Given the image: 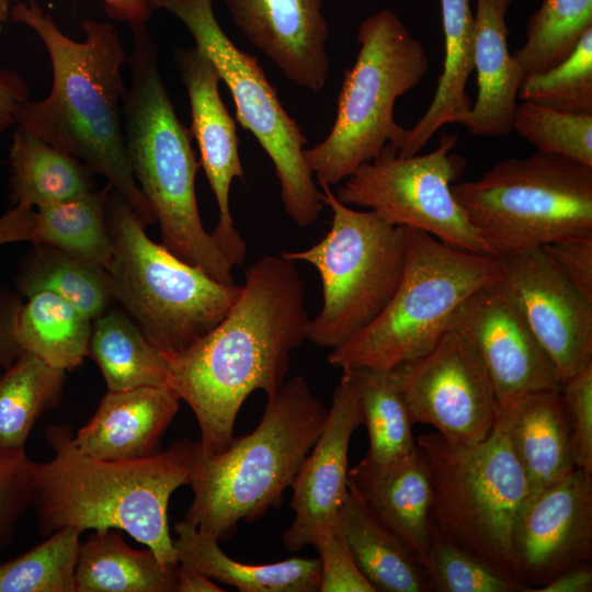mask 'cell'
Listing matches in <instances>:
<instances>
[{
  "mask_svg": "<svg viewBox=\"0 0 592 592\" xmlns=\"http://www.w3.org/2000/svg\"><path fill=\"white\" fill-rule=\"evenodd\" d=\"M309 322L294 262L265 255L246 269L241 292L221 321L169 357L168 386L192 409L202 454L228 447L250 394L260 389L270 398L278 391Z\"/></svg>",
  "mask_w": 592,
  "mask_h": 592,
  "instance_id": "cell-1",
  "label": "cell"
},
{
  "mask_svg": "<svg viewBox=\"0 0 592 592\" xmlns=\"http://www.w3.org/2000/svg\"><path fill=\"white\" fill-rule=\"evenodd\" d=\"M10 18L38 35L53 69L49 94L22 105L16 127L81 160L104 177L146 225L155 224L125 148L123 102L127 89L122 70L128 57L115 26L83 21L86 39L77 42L34 0L16 3Z\"/></svg>",
  "mask_w": 592,
  "mask_h": 592,
  "instance_id": "cell-2",
  "label": "cell"
},
{
  "mask_svg": "<svg viewBox=\"0 0 592 592\" xmlns=\"http://www.w3.org/2000/svg\"><path fill=\"white\" fill-rule=\"evenodd\" d=\"M45 436L54 457L36 466L33 503L42 536L62 527L122 530L178 566L168 505L190 482L197 442L181 439L147 458L104 460L81 454L68 424L49 425Z\"/></svg>",
  "mask_w": 592,
  "mask_h": 592,
  "instance_id": "cell-3",
  "label": "cell"
},
{
  "mask_svg": "<svg viewBox=\"0 0 592 592\" xmlns=\"http://www.w3.org/2000/svg\"><path fill=\"white\" fill-rule=\"evenodd\" d=\"M130 27L132 80L123 102V129L133 174L159 224L162 244L214 280L236 285L234 265L201 220L195 194L201 163L160 75L157 44L145 23Z\"/></svg>",
  "mask_w": 592,
  "mask_h": 592,
  "instance_id": "cell-4",
  "label": "cell"
},
{
  "mask_svg": "<svg viewBox=\"0 0 592 592\" xmlns=\"http://www.w3.org/2000/svg\"><path fill=\"white\" fill-rule=\"evenodd\" d=\"M328 409L303 376L285 380L267 398L258 426L231 441L215 456L202 454L198 442L191 486L194 497L184 520L224 540L237 524L278 508L305 457L320 435Z\"/></svg>",
  "mask_w": 592,
  "mask_h": 592,
  "instance_id": "cell-5",
  "label": "cell"
},
{
  "mask_svg": "<svg viewBox=\"0 0 592 592\" xmlns=\"http://www.w3.org/2000/svg\"><path fill=\"white\" fill-rule=\"evenodd\" d=\"M501 260L451 247L407 228L401 281L380 315L340 346L328 362L343 369L390 371L431 351L452 330L458 307L500 280Z\"/></svg>",
  "mask_w": 592,
  "mask_h": 592,
  "instance_id": "cell-6",
  "label": "cell"
},
{
  "mask_svg": "<svg viewBox=\"0 0 592 592\" xmlns=\"http://www.w3.org/2000/svg\"><path fill=\"white\" fill-rule=\"evenodd\" d=\"M355 62L346 68L334 124L304 158L319 185H335L376 158L386 145L400 147L407 129L394 116L398 98L415 88L429 71L421 41L399 16L383 9L358 26Z\"/></svg>",
  "mask_w": 592,
  "mask_h": 592,
  "instance_id": "cell-7",
  "label": "cell"
},
{
  "mask_svg": "<svg viewBox=\"0 0 592 592\" xmlns=\"http://www.w3.org/2000/svg\"><path fill=\"white\" fill-rule=\"evenodd\" d=\"M106 225L114 298L168 357L213 330L238 298L242 285L220 283L152 241L146 223L114 190L106 200Z\"/></svg>",
  "mask_w": 592,
  "mask_h": 592,
  "instance_id": "cell-8",
  "label": "cell"
},
{
  "mask_svg": "<svg viewBox=\"0 0 592 592\" xmlns=\"http://www.w3.org/2000/svg\"><path fill=\"white\" fill-rule=\"evenodd\" d=\"M451 190L500 259L592 236V167L562 156L509 158Z\"/></svg>",
  "mask_w": 592,
  "mask_h": 592,
  "instance_id": "cell-9",
  "label": "cell"
},
{
  "mask_svg": "<svg viewBox=\"0 0 592 592\" xmlns=\"http://www.w3.org/2000/svg\"><path fill=\"white\" fill-rule=\"evenodd\" d=\"M415 441L430 473L434 526L455 545L517 580L512 533L530 489L502 423L497 418L489 436L473 445L451 442L437 432Z\"/></svg>",
  "mask_w": 592,
  "mask_h": 592,
  "instance_id": "cell-10",
  "label": "cell"
},
{
  "mask_svg": "<svg viewBox=\"0 0 592 592\" xmlns=\"http://www.w3.org/2000/svg\"><path fill=\"white\" fill-rule=\"evenodd\" d=\"M321 187L322 202L332 213L329 231L310 248L281 257L318 271L322 306L310 319L307 340L334 349L371 325L394 296L406 265L407 228L373 210L352 208L331 186Z\"/></svg>",
  "mask_w": 592,
  "mask_h": 592,
  "instance_id": "cell-11",
  "label": "cell"
},
{
  "mask_svg": "<svg viewBox=\"0 0 592 592\" xmlns=\"http://www.w3.org/2000/svg\"><path fill=\"white\" fill-rule=\"evenodd\" d=\"M152 10L177 16L195 47L215 65L227 86L237 119L272 160L286 214L300 228L312 225L323 207L322 194L304 158L307 139L283 107L257 56L239 49L220 27L212 0H147Z\"/></svg>",
  "mask_w": 592,
  "mask_h": 592,
  "instance_id": "cell-12",
  "label": "cell"
},
{
  "mask_svg": "<svg viewBox=\"0 0 592 592\" xmlns=\"http://www.w3.org/2000/svg\"><path fill=\"white\" fill-rule=\"evenodd\" d=\"M457 140L456 134L443 132L434 150L409 157L386 145L343 181L335 196L392 225L422 230L464 251L492 255L451 190L466 168L465 159L452 152Z\"/></svg>",
  "mask_w": 592,
  "mask_h": 592,
  "instance_id": "cell-13",
  "label": "cell"
},
{
  "mask_svg": "<svg viewBox=\"0 0 592 592\" xmlns=\"http://www.w3.org/2000/svg\"><path fill=\"white\" fill-rule=\"evenodd\" d=\"M412 423L433 426L451 442L473 445L491 433L498 402L473 344L449 330L428 353L390 369Z\"/></svg>",
  "mask_w": 592,
  "mask_h": 592,
  "instance_id": "cell-14",
  "label": "cell"
},
{
  "mask_svg": "<svg viewBox=\"0 0 592 592\" xmlns=\"http://www.w3.org/2000/svg\"><path fill=\"white\" fill-rule=\"evenodd\" d=\"M516 579L533 592L592 557V474L574 468L528 496L513 526Z\"/></svg>",
  "mask_w": 592,
  "mask_h": 592,
  "instance_id": "cell-15",
  "label": "cell"
},
{
  "mask_svg": "<svg viewBox=\"0 0 592 592\" xmlns=\"http://www.w3.org/2000/svg\"><path fill=\"white\" fill-rule=\"evenodd\" d=\"M452 329L479 354L498 408L530 392L561 389L554 363L500 280L478 289L458 307Z\"/></svg>",
  "mask_w": 592,
  "mask_h": 592,
  "instance_id": "cell-16",
  "label": "cell"
},
{
  "mask_svg": "<svg viewBox=\"0 0 592 592\" xmlns=\"http://www.w3.org/2000/svg\"><path fill=\"white\" fill-rule=\"evenodd\" d=\"M500 260V282L563 384L592 363V301L565 278L542 248Z\"/></svg>",
  "mask_w": 592,
  "mask_h": 592,
  "instance_id": "cell-17",
  "label": "cell"
},
{
  "mask_svg": "<svg viewBox=\"0 0 592 592\" xmlns=\"http://www.w3.org/2000/svg\"><path fill=\"white\" fill-rule=\"evenodd\" d=\"M174 61L186 88L192 137L200 148L204 169L218 207V220L212 232L229 262L243 263L246 242L237 230L229 207V191L234 179L244 182L239 156V140L234 118L219 94V73L197 47L178 48Z\"/></svg>",
  "mask_w": 592,
  "mask_h": 592,
  "instance_id": "cell-18",
  "label": "cell"
},
{
  "mask_svg": "<svg viewBox=\"0 0 592 592\" xmlns=\"http://www.w3.org/2000/svg\"><path fill=\"white\" fill-rule=\"evenodd\" d=\"M362 423L356 395L341 376L334 388L325 426L303 460L291 488L294 519L282 533L291 551L316 546L334 528L338 512L349 493V446Z\"/></svg>",
  "mask_w": 592,
  "mask_h": 592,
  "instance_id": "cell-19",
  "label": "cell"
},
{
  "mask_svg": "<svg viewBox=\"0 0 592 592\" xmlns=\"http://www.w3.org/2000/svg\"><path fill=\"white\" fill-rule=\"evenodd\" d=\"M235 25L295 84L321 91L330 66L323 0H225Z\"/></svg>",
  "mask_w": 592,
  "mask_h": 592,
  "instance_id": "cell-20",
  "label": "cell"
},
{
  "mask_svg": "<svg viewBox=\"0 0 592 592\" xmlns=\"http://www.w3.org/2000/svg\"><path fill=\"white\" fill-rule=\"evenodd\" d=\"M180 398L169 386L109 391L94 414L73 434L83 455L104 460H135L160 452L162 435Z\"/></svg>",
  "mask_w": 592,
  "mask_h": 592,
  "instance_id": "cell-21",
  "label": "cell"
},
{
  "mask_svg": "<svg viewBox=\"0 0 592 592\" xmlns=\"http://www.w3.org/2000/svg\"><path fill=\"white\" fill-rule=\"evenodd\" d=\"M349 488L423 566L431 538L432 486L419 449L385 464L364 457L349 469Z\"/></svg>",
  "mask_w": 592,
  "mask_h": 592,
  "instance_id": "cell-22",
  "label": "cell"
},
{
  "mask_svg": "<svg viewBox=\"0 0 592 592\" xmlns=\"http://www.w3.org/2000/svg\"><path fill=\"white\" fill-rule=\"evenodd\" d=\"M497 418L526 477L528 496L577 468L572 430L560 389L523 395L499 407Z\"/></svg>",
  "mask_w": 592,
  "mask_h": 592,
  "instance_id": "cell-23",
  "label": "cell"
},
{
  "mask_svg": "<svg viewBox=\"0 0 592 592\" xmlns=\"http://www.w3.org/2000/svg\"><path fill=\"white\" fill-rule=\"evenodd\" d=\"M512 0H476L474 70L478 94L463 124L478 137L512 132L523 77L509 53L506 14Z\"/></svg>",
  "mask_w": 592,
  "mask_h": 592,
  "instance_id": "cell-24",
  "label": "cell"
},
{
  "mask_svg": "<svg viewBox=\"0 0 592 592\" xmlns=\"http://www.w3.org/2000/svg\"><path fill=\"white\" fill-rule=\"evenodd\" d=\"M173 548L185 563L240 592H319V558L293 557L265 565H249L226 555L218 539L185 520L174 524Z\"/></svg>",
  "mask_w": 592,
  "mask_h": 592,
  "instance_id": "cell-25",
  "label": "cell"
},
{
  "mask_svg": "<svg viewBox=\"0 0 592 592\" xmlns=\"http://www.w3.org/2000/svg\"><path fill=\"white\" fill-rule=\"evenodd\" d=\"M444 32V62L434 98L421 118L406 132L397 150L401 157L417 155L446 124H460L471 110L467 94L474 71L475 18L470 0H440Z\"/></svg>",
  "mask_w": 592,
  "mask_h": 592,
  "instance_id": "cell-26",
  "label": "cell"
},
{
  "mask_svg": "<svg viewBox=\"0 0 592 592\" xmlns=\"http://www.w3.org/2000/svg\"><path fill=\"white\" fill-rule=\"evenodd\" d=\"M335 530L376 592H431L422 563L349 488Z\"/></svg>",
  "mask_w": 592,
  "mask_h": 592,
  "instance_id": "cell-27",
  "label": "cell"
},
{
  "mask_svg": "<svg viewBox=\"0 0 592 592\" xmlns=\"http://www.w3.org/2000/svg\"><path fill=\"white\" fill-rule=\"evenodd\" d=\"M175 569L149 547L127 545L115 528L94 531L79 546L76 592H177Z\"/></svg>",
  "mask_w": 592,
  "mask_h": 592,
  "instance_id": "cell-28",
  "label": "cell"
},
{
  "mask_svg": "<svg viewBox=\"0 0 592 592\" xmlns=\"http://www.w3.org/2000/svg\"><path fill=\"white\" fill-rule=\"evenodd\" d=\"M11 198L37 208L93 189V171L75 156L16 127L10 148Z\"/></svg>",
  "mask_w": 592,
  "mask_h": 592,
  "instance_id": "cell-29",
  "label": "cell"
},
{
  "mask_svg": "<svg viewBox=\"0 0 592 592\" xmlns=\"http://www.w3.org/2000/svg\"><path fill=\"white\" fill-rule=\"evenodd\" d=\"M88 355L109 391L168 386L169 357L122 311L106 310L94 319Z\"/></svg>",
  "mask_w": 592,
  "mask_h": 592,
  "instance_id": "cell-30",
  "label": "cell"
},
{
  "mask_svg": "<svg viewBox=\"0 0 592 592\" xmlns=\"http://www.w3.org/2000/svg\"><path fill=\"white\" fill-rule=\"evenodd\" d=\"M22 261L15 284L21 295L49 292L89 319L103 315L114 299L109 272L59 249L33 244Z\"/></svg>",
  "mask_w": 592,
  "mask_h": 592,
  "instance_id": "cell-31",
  "label": "cell"
},
{
  "mask_svg": "<svg viewBox=\"0 0 592 592\" xmlns=\"http://www.w3.org/2000/svg\"><path fill=\"white\" fill-rule=\"evenodd\" d=\"M26 298L16 321L22 350L57 369L78 367L89 353L92 320L53 293L37 292Z\"/></svg>",
  "mask_w": 592,
  "mask_h": 592,
  "instance_id": "cell-32",
  "label": "cell"
},
{
  "mask_svg": "<svg viewBox=\"0 0 592 592\" xmlns=\"http://www.w3.org/2000/svg\"><path fill=\"white\" fill-rule=\"evenodd\" d=\"M354 390L369 445L365 458L378 464L409 456L418 451L412 422L390 371L354 367L342 371Z\"/></svg>",
  "mask_w": 592,
  "mask_h": 592,
  "instance_id": "cell-33",
  "label": "cell"
},
{
  "mask_svg": "<svg viewBox=\"0 0 592 592\" xmlns=\"http://www.w3.org/2000/svg\"><path fill=\"white\" fill-rule=\"evenodd\" d=\"M109 190L37 208L31 243L59 249L109 272L113 243L106 225Z\"/></svg>",
  "mask_w": 592,
  "mask_h": 592,
  "instance_id": "cell-34",
  "label": "cell"
},
{
  "mask_svg": "<svg viewBox=\"0 0 592 592\" xmlns=\"http://www.w3.org/2000/svg\"><path fill=\"white\" fill-rule=\"evenodd\" d=\"M66 372L23 351L0 375V446L19 448L38 420L61 397Z\"/></svg>",
  "mask_w": 592,
  "mask_h": 592,
  "instance_id": "cell-35",
  "label": "cell"
},
{
  "mask_svg": "<svg viewBox=\"0 0 592 592\" xmlns=\"http://www.w3.org/2000/svg\"><path fill=\"white\" fill-rule=\"evenodd\" d=\"M592 29V0H543L530 16L525 42L512 55L523 79L566 59Z\"/></svg>",
  "mask_w": 592,
  "mask_h": 592,
  "instance_id": "cell-36",
  "label": "cell"
},
{
  "mask_svg": "<svg viewBox=\"0 0 592 592\" xmlns=\"http://www.w3.org/2000/svg\"><path fill=\"white\" fill-rule=\"evenodd\" d=\"M81 532L62 527L18 558L0 565V592H76Z\"/></svg>",
  "mask_w": 592,
  "mask_h": 592,
  "instance_id": "cell-37",
  "label": "cell"
},
{
  "mask_svg": "<svg viewBox=\"0 0 592 592\" xmlns=\"http://www.w3.org/2000/svg\"><path fill=\"white\" fill-rule=\"evenodd\" d=\"M517 99L558 111L592 114V29L560 64L524 77Z\"/></svg>",
  "mask_w": 592,
  "mask_h": 592,
  "instance_id": "cell-38",
  "label": "cell"
},
{
  "mask_svg": "<svg viewBox=\"0 0 592 592\" xmlns=\"http://www.w3.org/2000/svg\"><path fill=\"white\" fill-rule=\"evenodd\" d=\"M512 130L532 144L536 151L592 167V114L558 111L521 101L514 111Z\"/></svg>",
  "mask_w": 592,
  "mask_h": 592,
  "instance_id": "cell-39",
  "label": "cell"
},
{
  "mask_svg": "<svg viewBox=\"0 0 592 592\" xmlns=\"http://www.w3.org/2000/svg\"><path fill=\"white\" fill-rule=\"evenodd\" d=\"M432 591L439 592H531L444 537L432 523L423 563Z\"/></svg>",
  "mask_w": 592,
  "mask_h": 592,
  "instance_id": "cell-40",
  "label": "cell"
},
{
  "mask_svg": "<svg viewBox=\"0 0 592 592\" xmlns=\"http://www.w3.org/2000/svg\"><path fill=\"white\" fill-rule=\"evenodd\" d=\"M36 466L24 447L0 446V550L13 542L18 521L34 503Z\"/></svg>",
  "mask_w": 592,
  "mask_h": 592,
  "instance_id": "cell-41",
  "label": "cell"
},
{
  "mask_svg": "<svg viewBox=\"0 0 592 592\" xmlns=\"http://www.w3.org/2000/svg\"><path fill=\"white\" fill-rule=\"evenodd\" d=\"M560 391L572 430L576 467L592 474V363L568 378Z\"/></svg>",
  "mask_w": 592,
  "mask_h": 592,
  "instance_id": "cell-42",
  "label": "cell"
},
{
  "mask_svg": "<svg viewBox=\"0 0 592 592\" xmlns=\"http://www.w3.org/2000/svg\"><path fill=\"white\" fill-rule=\"evenodd\" d=\"M320 560L319 592H376L364 577L335 527L317 545Z\"/></svg>",
  "mask_w": 592,
  "mask_h": 592,
  "instance_id": "cell-43",
  "label": "cell"
},
{
  "mask_svg": "<svg viewBox=\"0 0 592 592\" xmlns=\"http://www.w3.org/2000/svg\"><path fill=\"white\" fill-rule=\"evenodd\" d=\"M542 249L565 278L592 301V236L556 241Z\"/></svg>",
  "mask_w": 592,
  "mask_h": 592,
  "instance_id": "cell-44",
  "label": "cell"
},
{
  "mask_svg": "<svg viewBox=\"0 0 592 592\" xmlns=\"http://www.w3.org/2000/svg\"><path fill=\"white\" fill-rule=\"evenodd\" d=\"M22 300L7 291L0 293V366L8 368L23 352L16 338V321Z\"/></svg>",
  "mask_w": 592,
  "mask_h": 592,
  "instance_id": "cell-45",
  "label": "cell"
},
{
  "mask_svg": "<svg viewBox=\"0 0 592 592\" xmlns=\"http://www.w3.org/2000/svg\"><path fill=\"white\" fill-rule=\"evenodd\" d=\"M30 101L23 77L10 69H0V136L16 125L18 111Z\"/></svg>",
  "mask_w": 592,
  "mask_h": 592,
  "instance_id": "cell-46",
  "label": "cell"
},
{
  "mask_svg": "<svg viewBox=\"0 0 592 592\" xmlns=\"http://www.w3.org/2000/svg\"><path fill=\"white\" fill-rule=\"evenodd\" d=\"M35 216L33 207L24 204H16L0 216V246L31 241Z\"/></svg>",
  "mask_w": 592,
  "mask_h": 592,
  "instance_id": "cell-47",
  "label": "cell"
},
{
  "mask_svg": "<svg viewBox=\"0 0 592 592\" xmlns=\"http://www.w3.org/2000/svg\"><path fill=\"white\" fill-rule=\"evenodd\" d=\"M592 567L590 561L580 562L558 573L533 592H591Z\"/></svg>",
  "mask_w": 592,
  "mask_h": 592,
  "instance_id": "cell-48",
  "label": "cell"
},
{
  "mask_svg": "<svg viewBox=\"0 0 592 592\" xmlns=\"http://www.w3.org/2000/svg\"><path fill=\"white\" fill-rule=\"evenodd\" d=\"M106 14L115 20L127 21L129 24L145 23L152 13L147 0H101Z\"/></svg>",
  "mask_w": 592,
  "mask_h": 592,
  "instance_id": "cell-49",
  "label": "cell"
},
{
  "mask_svg": "<svg viewBox=\"0 0 592 592\" xmlns=\"http://www.w3.org/2000/svg\"><path fill=\"white\" fill-rule=\"evenodd\" d=\"M177 592H223L210 578L185 563H178L175 569Z\"/></svg>",
  "mask_w": 592,
  "mask_h": 592,
  "instance_id": "cell-50",
  "label": "cell"
},
{
  "mask_svg": "<svg viewBox=\"0 0 592 592\" xmlns=\"http://www.w3.org/2000/svg\"><path fill=\"white\" fill-rule=\"evenodd\" d=\"M10 0H0V24L8 21L10 18Z\"/></svg>",
  "mask_w": 592,
  "mask_h": 592,
  "instance_id": "cell-51",
  "label": "cell"
}]
</instances>
